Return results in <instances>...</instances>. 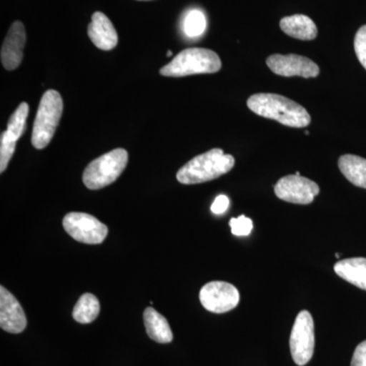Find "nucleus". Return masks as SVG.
<instances>
[{
    "instance_id": "cd10ccee",
    "label": "nucleus",
    "mask_w": 366,
    "mask_h": 366,
    "mask_svg": "<svg viewBox=\"0 0 366 366\" xmlns=\"http://www.w3.org/2000/svg\"><path fill=\"white\" fill-rule=\"evenodd\" d=\"M336 257H340V254H336Z\"/></svg>"
},
{
    "instance_id": "39448f33",
    "label": "nucleus",
    "mask_w": 366,
    "mask_h": 366,
    "mask_svg": "<svg viewBox=\"0 0 366 366\" xmlns=\"http://www.w3.org/2000/svg\"><path fill=\"white\" fill-rule=\"evenodd\" d=\"M129 161L124 149H115L92 161L84 171V184L89 189L97 190L108 187L124 172Z\"/></svg>"
},
{
    "instance_id": "a878e982",
    "label": "nucleus",
    "mask_w": 366,
    "mask_h": 366,
    "mask_svg": "<svg viewBox=\"0 0 366 366\" xmlns=\"http://www.w3.org/2000/svg\"><path fill=\"white\" fill-rule=\"evenodd\" d=\"M167 55L168 56H171V55H172V51H168Z\"/></svg>"
},
{
    "instance_id": "393cba45",
    "label": "nucleus",
    "mask_w": 366,
    "mask_h": 366,
    "mask_svg": "<svg viewBox=\"0 0 366 366\" xmlns=\"http://www.w3.org/2000/svg\"><path fill=\"white\" fill-rule=\"evenodd\" d=\"M229 204H230V202H229L228 197L225 194H220V196L216 197L215 201L212 204L211 211L216 215H221V214L227 211Z\"/></svg>"
},
{
    "instance_id": "20e7f679",
    "label": "nucleus",
    "mask_w": 366,
    "mask_h": 366,
    "mask_svg": "<svg viewBox=\"0 0 366 366\" xmlns=\"http://www.w3.org/2000/svg\"><path fill=\"white\" fill-rule=\"evenodd\" d=\"M64 112V101L59 92L48 90L41 99L32 132L34 148L42 150L54 137Z\"/></svg>"
},
{
    "instance_id": "bb28decb",
    "label": "nucleus",
    "mask_w": 366,
    "mask_h": 366,
    "mask_svg": "<svg viewBox=\"0 0 366 366\" xmlns=\"http://www.w3.org/2000/svg\"><path fill=\"white\" fill-rule=\"evenodd\" d=\"M139 1H150V0H139Z\"/></svg>"
},
{
    "instance_id": "5701e85b",
    "label": "nucleus",
    "mask_w": 366,
    "mask_h": 366,
    "mask_svg": "<svg viewBox=\"0 0 366 366\" xmlns=\"http://www.w3.org/2000/svg\"><path fill=\"white\" fill-rule=\"evenodd\" d=\"M354 49L357 59L366 69V25L361 26L354 39Z\"/></svg>"
},
{
    "instance_id": "6e6552de",
    "label": "nucleus",
    "mask_w": 366,
    "mask_h": 366,
    "mask_svg": "<svg viewBox=\"0 0 366 366\" xmlns=\"http://www.w3.org/2000/svg\"><path fill=\"white\" fill-rule=\"evenodd\" d=\"M199 300L209 312L224 314L237 307L240 300L239 291L227 282H209L199 291Z\"/></svg>"
},
{
    "instance_id": "9b49d317",
    "label": "nucleus",
    "mask_w": 366,
    "mask_h": 366,
    "mask_svg": "<svg viewBox=\"0 0 366 366\" xmlns=\"http://www.w3.org/2000/svg\"><path fill=\"white\" fill-rule=\"evenodd\" d=\"M0 327L11 334H20L26 327L23 307L4 286L0 287Z\"/></svg>"
},
{
    "instance_id": "4468645a",
    "label": "nucleus",
    "mask_w": 366,
    "mask_h": 366,
    "mask_svg": "<svg viewBox=\"0 0 366 366\" xmlns=\"http://www.w3.org/2000/svg\"><path fill=\"white\" fill-rule=\"evenodd\" d=\"M280 26L284 33L298 40H314L317 36L315 21L305 14H295L282 19Z\"/></svg>"
},
{
    "instance_id": "1a4fd4ad",
    "label": "nucleus",
    "mask_w": 366,
    "mask_h": 366,
    "mask_svg": "<svg viewBox=\"0 0 366 366\" xmlns=\"http://www.w3.org/2000/svg\"><path fill=\"white\" fill-rule=\"evenodd\" d=\"M319 192V185L307 177H301L300 172L282 177L274 185L276 196L282 201L292 204H312Z\"/></svg>"
},
{
    "instance_id": "a211bd4d",
    "label": "nucleus",
    "mask_w": 366,
    "mask_h": 366,
    "mask_svg": "<svg viewBox=\"0 0 366 366\" xmlns=\"http://www.w3.org/2000/svg\"><path fill=\"white\" fill-rule=\"evenodd\" d=\"M100 312L98 298L91 293H85L79 297L72 310V317L79 324H90L97 319Z\"/></svg>"
},
{
    "instance_id": "4be33fe9",
    "label": "nucleus",
    "mask_w": 366,
    "mask_h": 366,
    "mask_svg": "<svg viewBox=\"0 0 366 366\" xmlns=\"http://www.w3.org/2000/svg\"><path fill=\"white\" fill-rule=\"evenodd\" d=\"M231 227V232L235 236H247L252 233V219L247 218L244 215L232 218L229 222Z\"/></svg>"
},
{
    "instance_id": "f8f14e48",
    "label": "nucleus",
    "mask_w": 366,
    "mask_h": 366,
    "mask_svg": "<svg viewBox=\"0 0 366 366\" xmlns=\"http://www.w3.org/2000/svg\"><path fill=\"white\" fill-rule=\"evenodd\" d=\"M26 30L23 23L16 21L9 28L1 48L2 66L7 71H14L23 60L26 44Z\"/></svg>"
},
{
    "instance_id": "2eb2a0df",
    "label": "nucleus",
    "mask_w": 366,
    "mask_h": 366,
    "mask_svg": "<svg viewBox=\"0 0 366 366\" xmlns=\"http://www.w3.org/2000/svg\"><path fill=\"white\" fill-rule=\"evenodd\" d=\"M334 269L335 273L344 280L353 284L356 287L366 290L365 257H352L339 261L335 264Z\"/></svg>"
},
{
    "instance_id": "ddd939ff",
    "label": "nucleus",
    "mask_w": 366,
    "mask_h": 366,
    "mask_svg": "<svg viewBox=\"0 0 366 366\" xmlns=\"http://www.w3.org/2000/svg\"><path fill=\"white\" fill-rule=\"evenodd\" d=\"M88 35L93 44L104 51L114 49L118 44V35L114 26L101 11L92 16V21L88 26Z\"/></svg>"
},
{
    "instance_id": "7ed1b4c3",
    "label": "nucleus",
    "mask_w": 366,
    "mask_h": 366,
    "mask_svg": "<svg viewBox=\"0 0 366 366\" xmlns=\"http://www.w3.org/2000/svg\"><path fill=\"white\" fill-rule=\"evenodd\" d=\"M222 64L216 52L206 48H187L178 53L167 66L160 69L164 76L182 78L192 74H215Z\"/></svg>"
},
{
    "instance_id": "412c9836",
    "label": "nucleus",
    "mask_w": 366,
    "mask_h": 366,
    "mask_svg": "<svg viewBox=\"0 0 366 366\" xmlns=\"http://www.w3.org/2000/svg\"><path fill=\"white\" fill-rule=\"evenodd\" d=\"M16 141L11 139L6 132H2L0 139V172L4 173L9 166V161L13 158L16 151Z\"/></svg>"
},
{
    "instance_id": "f257e3e1",
    "label": "nucleus",
    "mask_w": 366,
    "mask_h": 366,
    "mask_svg": "<svg viewBox=\"0 0 366 366\" xmlns=\"http://www.w3.org/2000/svg\"><path fill=\"white\" fill-rule=\"evenodd\" d=\"M247 107L255 114L276 120L286 127H307L312 120L305 108L277 94H255L247 100Z\"/></svg>"
},
{
    "instance_id": "f03ea898",
    "label": "nucleus",
    "mask_w": 366,
    "mask_h": 366,
    "mask_svg": "<svg viewBox=\"0 0 366 366\" xmlns=\"http://www.w3.org/2000/svg\"><path fill=\"white\" fill-rule=\"evenodd\" d=\"M235 159L221 149H213L197 156L177 172V180L182 184H197L211 182L232 169Z\"/></svg>"
},
{
    "instance_id": "b1692460",
    "label": "nucleus",
    "mask_w": 366,
    "mask_h": 366,
    "mask_svg": "<svg viewBox=\"0 0 366 366\" xmlns=\"http://www.w3.org/2000/svg\"><path fill=\"white\" fill-rule=\"evenodd\" d=\"M351 366H366V341L361 342L353 353Z\"/></svg>"
},
{
    "instance_id": "9d476101",
    "label": "nucleus",
    "mask_w": 366,
    "mask_h": 366,
    "mask_svg": "<svg viewBox=\"0 0 366 366\" xmlns=\"http://www.w3.org/2000/svg\"><path fill=\"white\" fill-rule=\"evenodd\" d=\"M267 64L274 74L282 76H298L308 79L315 78L320 74L317 64L300 55H271L267 59Z\"/></svg>"
},
{
    "instance_id": "423d86ee",
    "label": "nucleus",
    "mask_w": 366,
    "mask_h": 366,
    "mask_svg": "<svg viewBox=\"0 0 366 366\" xmlns=\"http://www.w3.org/2000/svg\"><path fill=\"white\" fill-rule=\"evenodd\" d=\"M315 324L312 315L302 310L296 317L290 336V350L296 365L303 366L310 362L315 351Z\"/></svg>"
},
{
    "instance_id": "f3484780",
    "label": "nucleus",
    "mask_w": 366,
    "mask_h": 366,
    "mask_svg": "<svg viewBox=\"0 0 366 366\" xmlns=\"http://www.w3.org/2000/svg\"><path fill=\"white\" fill-rule=\"evenodd\" d=\"M342 174L352 184L361 189H366V159L360 156H341L338 162Z\"/></svg>"
},
{
    "instance_id": "0eeeda50",
    "label": "nucleus",
    "mask_w": 366,
    "mask_h": 366,
    "mask_svg": "<svg viewBox=\"0 0 366 366\" xmlns=\"http://www.w3.org/2000/svg\"><path fill=\"white\" fill-rule=\"evenodd\" d=\"M62 224L67 234L76 242L86 244L102 243L108 234V227L105 224L86 213L72 212L67 214Z\"/></svg>"
},
{
    "instance_id": "aec40b11",
    "label": "nucleus",
    "mask_w": 366,
    "mask_h": 366,
    "mask_svg": "<svg viewBox=\"0 0 366 366\" xmlns=\"http://www.w3.org/2000/svg\"><path fill=\"white\" fill-rule=\"evenodd\" d=\"M206 28V16L199 9H192L185 16L184 21H183V31L187 37H199L203 35Z\"/></svg>"
},
{
    "instance_id": "6ab92c4d",
    "label": "nucleus",
    "mask_w": 366,
    "mask_h": 366,
    "mask_svg": "<svg viewBox=\"0 0 366 366\" xmlns=\"http://www.w3.org/2000/svg\"><path fill=\"white\" fill-rule=\"evenodd\" d=\"M29 115V105L26 102L21 103L16 112L11 114L7 122L6 134L14 141H18L26 132V118Z\"/></svg>"
},
{
    "instance_id": "dca6fc26",
    "label": "nucleus",
    "mask_w": 366,
    "mask_h": 366,
    "mask_svg": "<svg viewBox=\"0 0 366 366\" xmlns=\"http://www.w3.org/2000/svg\"><path fill=\"white\" fill-rule=\"evenodd\" d=\"M144 322L147 334L152 340L161 344L170 343L172 341L173 334L169 324L157 310L153 307L146 308L144 312Z\"/></svg>"
}]
</instances>
